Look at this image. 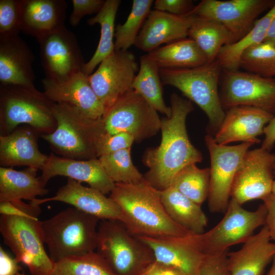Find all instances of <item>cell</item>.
I'll return each instance as SVG.
<instances>
[{
    "mask_svg": "<svg viewBox=\"0 0 275 275\" xmlns=\"http://www.w3.org/2000/svg\"><path fill=\"white\" fill-rule=\"evenodd\" d=\"M154 6L155 10L178 16H185L195 7L191 0H156Z\"/></svg>",
    "mask_w": 275,
    "mask_h": 275,
    "instance_id": "7bdbcfd3",
    "label": "cell"
},
{
    "mask_svg": "<svg viewBox=\"0 0 275 275\" xmlns=\"http://www.w3.org/2000/svg\"><path fill=\"white\" fill-rule=\"evenodd\" d=\"M57 127L51 133L40 135L54 152L77 160L97 158V142L105 131L102 118L93 119L65 105L54 103Z\"/></svg>",
    "mask_w": 275,
    "mask_h": 275,
    "instance_id": "52a82bcc",
    "label": "cell"
},
{
    "mask_svg": "<svg viewBox=\"0 0 275 275\" xmlns=\"http://www.w3.org/2000/svg\"><path fill=\"white\" fill-rule=\"evenodd\" d=\"M39 169L27 167L21 171L13 167H0V202L27 200L31 201L37 196L47 194L48 190L41 177Z\"/></svg>",
    "mask_w": 275,
    "mask_h": 275,
    "instance_id": "4316f807",
    "label": "cell"
},
{
    "mask_svg": "<svg viewBox=\"0 0 275 275\" xmlns=\"http://www.w3.org/2000/svg\"><path fill=\"white\" fill-rule=\"evenodd\" d=\"M275 154L262 148L248 150L234 178L230 197L240 205L271 194Z\"/></svg>",
    "mask_w": 275,
    "mask_h": 275,
    "instance_id": "9a60e30c",
    "label": "cell"
},
{
    "mask_svg": "<svg viewBox=\"0 0 275 275\" xmlns=\"http://www.w3.org/2000/svg\"><path fill=\"white\" fill-rule=\"evenodd\" d=\"M104 131L109 134L125 132L135 142L151 138L160 130L157 112L134 91L120 98L102 118Z\"/></svg>",
    "mask_w": 275,
    "mask_h": 275,
    "instance_id": "30bf717a",
    "label": "cell"
},
{
    "mask_svg": "<svg viewBox=\"0 0 275 275\" xmlns=\"http://www.w3.org/2000/svg\"><path fill=\"white\" fill-rule=\"evenodd\" d=\"M222 70L216 60L193 68L159 69L162 84L178 89L206 114L212 136L221 126L226 115L218 89Z\"/></svg>",
    "mask_w": 275,
    "mask_h": 275,
    "instance_id": "8992f818",
    "label": "cell"
},
{
    "mask_svg": "<svg viewBox=\"0 0 275 275\" xmlns=\"http://www.w3.org/2000/svg\"><path fill=\"white\" fill-rule=\"evenodd\" d=\"M219 98L224 109L252 106L275 115V79L239 70H223Z\"/></svg>",
    "mask_w": 275,
    "mask_h": 275,
    "instance_id": "8fae6325",
    "label": "cell"
},
{
    "mask_svg": "<svg viewBox=\"0 0 275 275\" xmlns=\"http://www.w3.org/2000/svg\"><path fill=\"white\" fill-rule=\"evenodd\" d=\"M271 195L273 197V198L275 199V180L273 181V182L272 184Z\"/></svg>",
    "mask_w": 275,
    "mask_h": 275,
    "instance_id": "f907efd6",
    "label": "cell"
},
{
    "mask_svg": "<svg viewBox=\"0 0 275 275\" xmlns=\"http://www.w3.org/2000/svg\"><path fill=\"white\" fill-rule=\"evenodd\" d=\"M274 79H275V78Z\"/></svg>",
    "mask_w": 275,
    "mask_h": 275,
    "instance_id": "db71d44e",
    "label": "cell"
},
{
    "mask_svg": "<svg viewBox=\"0 0 275 275\" xmlns=\"http://www.w3.org/2000/svg\"><path fill=\"white\" fill-rule=\"evenodd\" d=\"M41 171L40 177L45 185L50 179L57 176H65L80 183H86L90 187L104 195L111 194L115 185L98 158L77 160L51 153Z\"/></svg>",
    "mask_w": 275,
    "mask_h": 275,
    "instance_id": "44dd1931",
    "label": "cell"
},
{
    "mask_svg": "<svg viewBox=\"0 0 275 275\" xmlns=\"http://www.w3.org/2000/svg\"><path fill=\"white\" fill-rule=\"evenodd\" d=\"M139 70L134 55L115 51L88 76L92 88L104 108V114L120 98L133 91L132 84Z\"/></svg>",
    "mask_w": 275,
    "mask_h": 275,
    "instance_id": "5bb4252c",
    "label": "cell"
},
{
    "mask_svg": "<svg viewBox=\"0 0 275 275\" xmlns=\"http://www.w3.org/2000/svg\"><path fill=\"white\" fill-rule=\"evenodd\" d=\"M160 193L164 209L174 222L189 233L202 234L205 232L208 219L201 206L171 185Z\"/></svg>",
    "mask_w": 275,
    "mask_h": 275,
    "instance_id": "83f0119b",
    "label": "cell"
},
{
    "mask_svg": "<svg viewBox=\"0 0 275 275\" xmlns=\"http://www.w3.org/2000/svg\"><path fill=\"white\" fill-rule=\"evenodd\" d=\"M273 174L275 175V166H274V169H273Z\"/></svg>",
    "mask_w": 275,
    "mask_h": 275,
    "instance_id": "f5cc1de1",
    "label": "cell"
},
{
    "mask_svg": "<svg viewBox=\"0 0 275 275\" xmlns=\"http://www.w3.org/2000/svg\"><path fill=\"white\" fill-rule=\"evenodd\" d=\"M265 139L262 144L264 149L270 151L275 144V115L264 128Z\"/></svg>",
    "mask_w": 275,
    "mask_h": 275,
    "instance_id": "7dc6e473",
    "label": "cell"
},
{
    "mask_svg": "<svg viewBox=\"0 0 275 275\" xmlns=\"http://www.w3.org/2000/svg\"><path fill=\"white\" fill-rule=\"evenodd\" d=\"M275 255V244L271 241L266 225L253 235L238 251L228 252L227 263L230 275H263Z\"/></svg>",
    "mask_w": 275,
    "mask_h": 275,
    "instance_id": "cb8c5ba5",
    "label": "cell"
},
{
    "mask_svg": "<svg viewBox=\"0 0 275 275\" xmlns=\"http://www.w3.org/2000/svg\"><path fill=\"white\" fill-rule=\"evenodd\" d=\"M241 205L231 198L221 221L202 234L206 254L223 253L231 246L243 243L256 229L266 225L268 211L264 203L255 211L247 210Z\"/></svg>",
    "mask_w": 275,
    "mask_h": 275,
    "instance_id": "9c48e42d",
    "label": "cell"
},
{
    "mask_svg": "<svg viewBox=\"0 0 275 275\" xmlns=\"http://www.w3.org/2000/svg\"><path fill=\"white\" fill-rule=\"evenodd\" d=\"M134 141V138L127 133L109 134L104 132L99 137L96 144V157L98 158L102 155L131 148Z\"/></svg>",
    "mask_w": 275,
    "mask_h": 275,
    "instance_id": "ab89813d",
    "label": "cell"
},
{
    "mask_svg": "<svg viewBox=\"0 0 275 275\" xmlns=\"http://www.w3.org/2000/svg\"><path fill=\"white\" fill-rule=\"evenodd\" d=\"M18 263L0 246V275H16L22 269Z\"/></svg>",
    "mask_w": 275,
    "mask_h": 275,
    "instance_id": "ee69618b",
    "label": "cell"
},
{
    "mask_svg": "<svg viewBox=\"0 0 275 275\" xmlns=\"http://www.w3.org/2000/svg\"><path fill=\"white\" fill-rule=\"evenodd\" d=\"M130 149H124L98 158L106 173L115 183L136 184L145 180L132 162Z\"/></svg>",
    "mask_w": 275,
    "mask_h": 275,
    "instance_id": "8d00e7d4",
    "label": "cell"
},
{
    "mask_svg": "<svg viewBox=\"0 0 275 275\" xmlns=\"http://www.w3.org/2000/svg\"><path fill=\"white\" fill-rule=\"evenodd\" d=\"M186 16L190 21L188 36L196 42L209 62L216 59L224 46L234 43L231 33L217 21L195 15Z\"/></svg>",
    "mask_w": 275,
    "mask_h": 275,
    "instance_id": "f546056e",
    "label": "cell"
},
{
    "mask_svg": "<svg viewBox=\"0 0 275 275\" xmlns=\"http://www.w3.org/2000/svg\"><path fill=\"white\" fill-rule=\"evenodd\" d=\"M16 275H26L24 272H18Z\"/></svg>",
    "mask_w": 275,
    "mask_h": 275,
    "instance_id": "816d5d0a",
    "label": "cell"
},
{
    "mask_svg": "<svg viewBox=\"0 0 275 275\" xmlns=\"http://www.w3.org/2000/svg\"><path fill=\"white\" fill-rule=\"evenodd\" d=\"M266 275H275V255L272 259V264L270 269Z\"/></svg>",
    "mask_w": 275,
    "mask_h": 275,
    "instance_id": "681fc988",
    "label": "cell"
},
{
    "mask_svg": "<svg viewBox=\"0 0 275 275\" xmlns=\"http://www.w3.org/2000/svg\"><path fill=\"white\" fill-rule=\"evenodd\" d=\"M34 60L32 51L19 35L0 36L1 84L36 89Z\"/></svg>",
    "mask_w": 275,
    "mask_h": 275,
    "instance_id": "7402d4cb",
    "label": "cell"
},
{
    "mask_svg": "<svg viewBox=\"0 0 275 275\" xmlns=\"http://www.w3.org/2000/svg\"><path fill=\"white\" fill-rule=\"evenodd\" d=\"M170 102L172 115L161 120L160 143L147 149L143 158L149 168L144 176L145 180L160 191L171 186L183 168L203 159L200 151L190 142L186 128L187 116L194 110L191 101L173 93Z\"/></svg>",
    "mask_w": 275,
    "mask_h": 275,
    "instance_id": "6da1fadb",
    "label": "cell"
},
{
    "mask_svg": "<svg viewBox=\"0 0 275 275\" xmlns=\"http://www.w3.org/2000/svg\"><path fill=\"white\" fill-rule=\"evenodd\" d=\"M263 42L275 47V18L271 22Z\"/></svg>",
    "mask_w": 275,
    "mask_h": 275,
    "instance_id": "c3c4849f",
    "label": "cell"
},
{
    "mask_svg": "<svg viewBox=\"0 0 275 275\" xmlns=\"http://www.w3.org/2000/svg\"><path fill=\"white\" fill-rule=\"evenodd\" d=\"M65 0H21V28L36 39L65 26Z\"/></svg>",
    "mask_w": 275,
    "mask_h": 275,
    "instance_id": "484cf974",
    "label": "cell"
},
{
    "mask_svg": "<svg viewBox=\"0 0 275 275\" xmlns=\"http://www.w3.org/2000/svg\"><path fill=\"white\" fill-rule=\"evenodd\" d=\"M274 3L271 0H203L185 16L195 15L217 21L231 33L235 43L251 30L256 18Z\"/></svg>",
    "mask_w": 275,
    "mask_h": 275,
    "instance_id": "2e32d148",
    "label": "cell"
},
{
    "mask_svg": "<svg viewBox=\"0 0 275 275\" xmlns=\"http://www.w3.org/2000/svg\"><path fill=\"white\" fill-rule=\"evenodd\" d=\"M30 203L25 215L1 214L0 232L17 261L25 265L32 275H50L54 262L45 249L42 221L39 219L40 205Z\"/></svg>",
    "mask_w": 275,
    "mask_h": 275,
    "instance_id": "277c9868",
    "label": "cell"
},
{
    "mask_svg": "<svg viewBox=\"0 0 275 275\" xmlns=\"http://www.w3.org/2000/svg\"><path fill=\"white\" fill-rule=\"evenodd\" d=\"M100 220L71 207L42 221L44 242L51 259L56 262L94 252Z\"/></svg>",
    "mask_w": 275,
    "mask_h": 275,
    "instance_id": "3957f363",
    "label": "cell"
},
{
    "mask_svg": "<svg viewBox=\"0 0 275 275\" xmlns=\"http://www.w3.org/2000/svg\"><path fill=\"white\" fill-rule=\"evenodd\" d=\"M267 209L266 224L271 240L275 244V199L271 194L263 200Z\"/></svg>",
    "mask_w": 275,
    "mask_h": 275,
    "instance_id": "bcb514c9",
    "label": "cell"
},
{
    "mask_svg": "<svg viewBox=\"0 0 275 275\" xmlns=\"http://www.w3.org/2000/svg\"><path fill=\"white\" fill-rule=\"evenodd\" d=\"M260 76L275 78V47L262 42L248 48L242 54L239 68Z\"/></svg>",
    "mask_w": 275,
    "mask_h": 275,
    "instance_id": "74e56055",
    "label": "cell"
},
{
    "mask_svg": "<svg viewBox=\"0 0 275 275\" xmlns=\"http://www.w3.org/2000/svg\"><path fill=\"white\" fill-rule=\"evenodd\" d=\"M50 275H116L97 252L64 258L54 263Z\"/></svg>",
    "mask_w": 275,
    "mask_h": 275,
    "instance_id": "e575fe53",
    "label": "cell"
},
{
    "mask_svg": "<svg viewBox=\"0 0 275 275\" xmlns=\"http://www.w3.org/2000/svg\"><path fill=\"white\" fill-rule=\"evenodd\" d=\"M147 54L160 69L193 68L210 62L196 42L190 38L169 43Z\"/></svg>",
    "mask_w": 275,
    "mask_h": 275,
    "instance_id": "f1b7e54d",
    "label": "cell"
},
{
    "mask_svg": "<svg viewBox=\"0 0 275 275\" xmlns=\"http://www.w3.org/2000/svg\"><path fill=\"white\" fill-rule=\"evenodd\" d=\"M45 96L53 102L68 106L93 119H99L104 108L90 83L88 76L79 72L64 82L42 79Z\"/></svg>",
    "mask_w": 275,
    "mask_h": 275,
    "instance_id": "ac0fdd59",
    "label": "cell"
},
{
    "mask_svg": "<svg viewBox=\"0 0 275 275\" xmlns=\"http://www.w3.org/2000/svg\"><path fill=\"white\" fill-rule=\"evenodd\" d=\"M190 26L188 16H178L156 10L151 11L134 45L143 51L150 52L162 44L186 38Z\"/></svg>",
    "mask_w": 275,
    "mask_h": 275,
    "instance_id": "d4e9b609",
    "label": "cell"
},
{
    "mask_svg": "<svg viewBox=\"0 0 275 275\" xmlns=\"http://www.w3.org/2000/svg\"><path fill=\"white\" fill-rule=\"evenodd\" d=\"M110 194L121 208L120 221L134 236L161 238L191 234L170 218L160 191L145 179L136 184L115 183Z\"/></svg>",
    "mask_w": 275,
    "mask_h": 275,
    "instance_id": "7a4b0ae2",
    "label": "cell"
},
{
    "mask_svg": "<svg viewBox=\"0 0 275 275\" xmlns=\"http://www.w3.org/2000/svg\"><path fill=\"white\" fill-rule=\"evenodd\" d=\"M55 103L43 92L18 86L0 84V134L6 135L20 125H26L40 136L57 127Z\"/></svg>",
    "mask_w": 275,
    "mask_h": 275,
    "instance_id": "5b68a950",
    "label": "cell"
},
{
    "mask_svg": "<svg viewBox=\"0 0 275 275\" xmlns=\"http://www.w3.org/2000/svg\"><path fill=\"white\" fill-rule=\"evenodd\" d=\"M121 1L106 0L101 10L96 15L87 20V23L93 25L98 23L101 35L97 47L90 60L86 63L82 72L89 76L96 66L115 51V21Z\"/></svg>",
    "mask_w": 275,
    "mask_h": 275,
    "instance_id": "4dcf8cb0",
    "label": "cell"
},
{
    "mask_svg": "<svg viewBox=\"0 0 275 275\" xmlns=\"http://www.w3.org/2000/svg\"><path fill=\"white\" fill-rule=\"evenodd\" d=\"M274 115L262 109L238 106L226 113L224 119L213 138L221 145L235 142L259 143L258 136L264 133L265 125Z\"/></svg>",
    "mask_w": 275,
    "mask_h": 275,
    "instance_id": "ffe728a7",
    "label": "cell"
},
{
    "mask_svg": "<svg viewBox=\"0 0 275 275\" xmlns=\"http://www.w3.org/2000/svg\"><path fill=\"white\" fill-rule=\"evenodd\" d=\"M205 141L210 157L209 208L212 212L224 213L230 201L236 172L244 155L254 144L221 145L209 134L205 136Z\"/></svg>",
    "mask_w": 275,
    "mask_h": 275,
    "instance_id": "7c38bea8",
    "label": "cell"
},
{
    "mask_svg": "<svg viewBox=\"0 0 275 275\" xmlns=\"http://www.w3.org/2000/svg\"><path fill=\"white\" fill-rule=\"evenodd\" d=\"M97 252L116 275H142L155 260L152 249L119 220H100Z\"/></svg>",
    "mask_w": 275,
    "mask_h": 275,
    "instance_id": "ba28073f",
    "label": "cell"
},
{
    "mask_svg": "<svg viewBox=\"0 0 275 275\" xmlns=\"http://www.w3.org/2000/svg\"><path fill=\"white\" fill-rule=\"evenodd\" d=\"M142 275H184L177 268L155 260Z\"/></svg>",
    "mask_w": 275,
    "mask_h": 275,
    "instance_id": "f6af8a7d",
    "label": "cell"
},
{
    "mask_svg": "<svg viewBox=\"0 0 275 275\" xmlns=\"http://www.w3.org/2000/svg\"><path fill=\"white\" fill-rule=\"evenodd\" d=\"M140 66L134 79L132 88L157 112L170 118L172 108L166 105L163 98L162 83L159 68L146 54L140 57Z\"/></svg>",
    "mask_w": 275,
    "mask_h": 275,
    "instance_id": "d6a6232c",
    "label": "cell"
},
{
    "mask_svg": "<svg viewBox=\"0 0 275 275\" xmlns=\"http://www.w3.org/2000/svg\"><path fill=\"white\" fill-rule=\"evenodd\" d=\"M210 177L209 168L200 169L196 164H190L177 174L171 186L201 206L208 197Z\"/></svg>",
    "mask_w": 275,
    "mask_h": 275,
    "instance_id": "836d02e7",
    "label": "cell"
},
{
    "mask_svg": "<svg viewBox=\"0 0 275 275\" xmlns=\"http://www.w3.org/2000/svg\"><path fill=\"white\" fill-rule=\"evenodd\" d=\"M50 201L70 204L100 220L120 221L121 218V208L114 200L97 189L85 186L81 183L70 178H68L66 183L58 189L54 196L44 199L37 198L31 202L40 205Z\"/></svg>",
    "mask_w": 275,
    "mask_h": 275,
    "instance_id": "d6986e66",
    "label": "cell"
},
{
    "mask_svg": "<svg viewBox=\"0 0 275 275\" xmlns=\"http://www.w3.org/2000/svg\"><path fill=\"white\" fill-rule=\"evenodd\" d=\"M153 3L152 0H133L130 12L123 24L115 29V50H128L134 45Z\"/></svg>",
    "mask_w": 275,
    "mask_h": 275,
    "instance_id": "d590c367",
    "label": "cell"
},
{
    "mask_svg": "<svg viewBox=\"0 0 275 275\" xmlns=\"http://www.w3.org/2000/svg\"><path fill=\"white\" fill-rule=\"evenodd\" d=\"M103 0H72L73 11L69 17V23L76 27L86 15L97 14L103 7Z\"/></svg>",
    "mask_w": 275,
    "mask_h": 275,
    "instance_id": "b9f144b4",
    "label": "cell"
},
{
    "mask_svg": "<svg viewBox=\"0 0 275 275\" xmlns=\"http://www.w3.org/2000/svg\"><path fill=\"white\" fill-rule=\"evenodd\" d=\"M228 252L206 254L201 265L199 275H230L227 263Z\"/></svg>",
    "mask_w": 275,
    "mask_h": 275,
    "instance_id": "60d3db41",
    "label": "cell"
},
{
    "mask_svg": "<svg viewBox=\"0 0 275 275\" xmlns=\"http://www.w3.org/2000/svg\"><path fill=\"white\" fill-rule=\"evenodd\" d=\"M39 135L26 125L18 126L7 135H0L1 167L26 166L41 170L48 156L38 148Z\"/></svg>",
    "mask_w": 275,
    "mask_h": 275,
    "instance_id": "603a6c76",
    "label": "cell"
},
{
    "mask_svg": "<svg viewBox=\"0 0 275 275\" xmlns=\"http://www.w3.org/2000/svg\"><path fill=\"white\" fill-rule=\"evenodd\" d=\"M36 40L45 78L61 82L82 72L86 62L76 37L65 25Z\"/></svg>",
    "mask_w": 275,
    "mask_h": 275,
    "instance_id": "4fadbf2b",
    "label": "cell"
},
{
    "mask_svg": "<svg viewBox=\"0 0 275 275\" xmlns=\"http://www.w3.org/2000/svg\"><path fill=\"white\" fill-rule=\"evenodd\" d=\"M21 28V0H0V36L19 35Z\"/></svg>",
    "mask_w": 275,
    "mask_h": 275,
    "instance_id": "f35d334b",
    "label": "cell"
},
{
    "mask_svg": "<svg viewBox=\"0 0 275 275\" xmlns=\"http://www.w3.org/2000/svg\"><path fill=\"white\" fill-rule=\"evenodd\" d=\"M202 234L161 238L136 237L152 249L156 260L177 268L184 275H199L206 255Z\"/></svg>",
    "mask_w": 275,
    "mask_h": 275,
    "instance_id": "e0dca14e",
    "label": "cell"
},
{
    "mask_svg": "<svg viewBox=\"0 0 275 275\" xmlns=\"http://www.w3.org/2000/svg\"><path fill=\"white\" fill-rule=\"evenodd\" d=\"M274 18L275 3L264 15L257 19L251 30L244 37L235 43L224 46L216 59L223 70H238L243 52L249 47L264 42Z\"/></svg>",
    "mask_w": 275,
    "mask_h": 275,
    "instance_id": "1f68e13d",
    "label": "cell"
}]
</instances>
